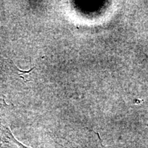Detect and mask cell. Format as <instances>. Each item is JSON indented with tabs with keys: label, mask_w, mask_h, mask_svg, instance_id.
I'll return each mask as SVG.
<instances>
[{
	"label": "cell",
	"mask_w": 148,
	"mask_h": 148,
	"mask_svg": "<svg viewBox=\"0 0 148 148\" xmlns=\"http://www.w3.org/2000/svg\"><path fill=\"white\" fill-rule=\"evenodd\" d=\"M0 148H30L19 143L6 125L0 123Z\"/></svg>",
	"instance_id": "6da1fadb"
}]
</instances>
